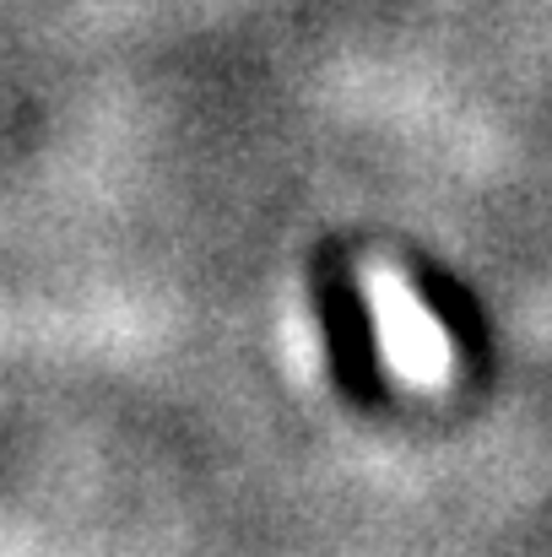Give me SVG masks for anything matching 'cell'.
Returning <instances> with one entry per match:
<instances>
[{
    "label": "cell",
    "instance_id": "1",
    "mask_svg": "<svg viewBox=\"0 0 552 557\" xmlns=\"http://www.w3.org/2000/svg\"><path fill=\"white\" fill-rule=\"evenodd\" d=\"M373 331H379L384 363L401 373V379L439 384L444 373L455 369L450 336H444L439 320L422 309V298H417L406 282H395V276H379V282H373Z\"/></svg>",
    "mask_w": 552,
    "mask_h": 557
}]
</instances>
